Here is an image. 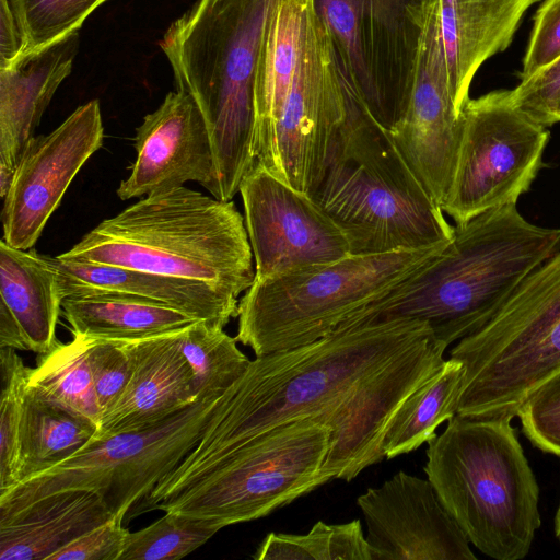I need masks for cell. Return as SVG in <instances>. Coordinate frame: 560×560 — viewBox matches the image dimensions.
<instances>
[{"instance_id":"obj_1","label":"cell","mask_w":560,"mask_h":560,"mask_svg":"<svg viewBox=\"0 0 560 560\" xmlns=\"http://www.w3.org/2000/svg\"><path fill=\"white\" fill-rule=\"evenodd\" d=\"M446 348L427 323L393 319L256 357L218 398L197 445H231L316 418L331 429L323 472L350 481L385 458L390 418L441 368Z\"/></svg>"},{"instance_id":"obj_2","label":"cell","mask_w":560,"mask_h":560,"mask_svg":"<svg viewBox=\"0 0 560 560\" xmlns=\"http://www.w3.org/2000/svg\"><path fill=\"white\" fill-rule=\"evenodd\" d=\"M560 249V229L527 221L516 205L454 226L446 247L339 328L393 319L427 323L446 347L482 327L520 283Z\"/></svg>"},{"instance_id":"obj_3","label":"cell","mask_w":560,"mask_h":560,"mask_svg":"<svg viewBox=\"0 0 560 560\" xmlns=\"http://www.w3.org/2000/svg\"><path fill=\"white\" fill-rule=\"evenodd\" d=\"M277 0H197L160 47L176 88L189 94L210 136L215 178L210 194L230 201L255 164V84Z\"/></svg>"},{"instance_id":"obj_4","label":"cell","mask_w":560,"mask_h":560,"mask_svg":"<svg viewBox=\"0 0 560 560\" xmlns=\"http://www.w3.org/2000/svg\"><path fill=\"white\" fill-rule=\"evenodd\" d=\"M311 197L343 232L351 255L446 245L454 235L390 132L351 85L345 121Z\"/></svg>"},{"instance_id":"obj_5","label":"cell","mask_w":560,"mask_h":560,"mask_svg":"<svg viewBox=\"0 0 560 560\" xmlns=\"http://www.w3.org/2000/svg\"><path fill=\"white\" fill-rule=\"evenodd\" d=\"M65 257L205 282L238 298L255 280L235 203L180 186L103 220Z\"/></svg>"},{"instance_id":"obj_6","label":"cell","mask_w":560,"mask_h":560,"mask_svg":"<svg viewBox=\"0 0 560 560\" xmlns=\"http://www.w3.org/2000/svg\"><path fill=\"white\" fill-rule=\"evenodd\" d=\"M330 438L329 425L306 418L231 445L196 444L139 511L186 514L221 529L264 517L331 481L323 472Z\"/></svg>"},{"instance_id":"obj_7","label":"cell","mask_w":560,"mask_h":560,"mask_svg":"<svg viewBox=\"0 0 560 560\" xmlns=\"http://www.w3.org/2000/svg\"><path fill=\"white\" fill-rule=\"evenodd\" d=\"M510 418L455 415L428 442L424 472L469 542L495 560L527 556L539 487Z\"/></svg>"},{"instance_id":"obj_8","label":"cell","mask_w":560,"mask_h":560,"mask_svg":"<svg viewBox=\"0 0 560 560\" xmlns=\"http://www.w3.org/2000/svg\"><path fill=\"white\" fill-rule=\"evenodd\" d=\"M446 245L350 254L330 262L255 279L238 301L236 339L256 357L314 342L396 289Z\"/></svg>"},{"instance_id":"obj_9","label":"cell","mask_w":560,"mask_h":560,"mask_svg":"<svg viewBox=\"0 0 560 560\" xmlns=\"http://www.w3.org/2000/svg\"><path fill=\"white\" fill-rule=\"evenodd\" d=\"M450 358L465 373L456 413L517 417L527 399L560 373V249L532 271Z\"/></svg>"},{"instance_id":"obj_10","label":"cell","mask_w":560,"mask_h":560,"mask_svg":"<svg viewBox=\"0 0 560 560\" xmlns=\"http://www.w3.org/2000/svg\"><path fill=\"white\" fill-rule=\"evenodd\" d=\"M220 396L189 407L147 430L94 439L58 465L0 495V517L62 490L95 492L114 517L144 500L194 448Z\"/></svg>"},{"instance_id":"obj_11","label":"cell","mask_w":560,"mask_h":560,"mask_svg":"<svg viewBox=\"0 0 560 560\" xmlns=\"http://www.w3.org/2000/svg\"><path fill=\"white\" fill-rule=\"evenodd\" d=\"M438 0H312L340 68L388 131L404 118Z\"/></svg>"},{"instance_id":"obj_12","label":"cell","mask_w":560,"mask_h":560,"mask_svg":"<svg viewBox=\"0 0 560 560\" xmlns=\"http://www.w3.org/2000/svg\"><path fill=\"white\" fill-rule=\"evenodd\" d=\"M548 140L547 127L515 105L512 90L469 98L462 110L460 145L443 212L462 224L516 205L542 166Z\"/></svg>"},{"instance_id":"obj_13","label":"cell","mask_w":560,"mask_h":560,"mask_svg":"<svg viewBox=\"0 0 560 560\" xmlns=\"http://www.w3.org/2000/svg\"><path fill=\"white\" fill-rule=\"evenodd\" d=\"M350 84L312 0L279 120L256 162L291 187L312 196L347 115Z\"/></svg>"},{"instance_id":"obj_14","label":"cell","mask_w":560,"mask_h":560,"mask_svg":"<svg viewBox=\"0 0 560 560\" xmlns=\"http://www.w3.org/2000/svg\"><path fill=\"white\" fill-rule=\"evenodd\" d=\"M255 279L350 255L348 240L308 195L255 162L240 186Z\"/></svg>"},{"instance_id":"obj_15","label":"cell","mask_w":560,"mask_h":560,"mask_svg":"<svg viewBox=\"0 0 560 560\" xmlns=\"http://www.w3.org/2000/svg\"><path fill=\"white\" fill-rule=\"evenodd\" d=\"M103 141L97 100L78 107L50 133L32 137L3 199L2 240L32 249L71 182Z\"/></svg>"},{"instance_id":"obj_16","label":"cell","mask_w":560,"mask_h":560,"mask_svg":"<svg viewBox=\"0 0 560 560\" xmlns=\"http://www.w3.org/2000/svg\"><path fill=\"white\" fill-rule=\"evenodd\" d=\"M357 504L371 560H475L469 540L427 479L396 472Z\"/></svg>"},{"instance_id":"obj_17","label":"cell","mask_w":560,"mask_h":560,"mask_svg":"<svg viewBox=\"0 0 560 560\" xmlns=\"http://www.w3.org/2000/svg\"><path fill=\"white\" fill-rule=\"evenodd\" d=\"M389 132L412 172L442 207L456 167L462 113L455 106L448 82L440 0L429 20L407 112Z\"/></svg>"},{"instance_id":"obj_18","label":"cell","mask_w":560,"mask_h":560,"mask_svg":"<svg viewBox=\"0 0 560 560\" xmlns=\"http://www.w3.org/2000/svg\"><path fill=\"white\" fill-rule=\"evenodd\" d=\"M137 151L130 175L120 183L121 200L148 196L197 182L208 191L215 178L214 156L208 128L195 100L170 92L137 128Z\"/></svg>"},{"instance_id":"obj_19","label":"cell","mask_w":560,"mask_h":560,"mask_svg":"<svg viewBox=\"0 0 560 560\" xmlns=\"http://www.w3.org/2000/svg\"><path fill=\"white\" fill-rule=\"evenodd\" d=\"M182 329L120 340L130 358V378L116 404L102 416L94 439L147 430L200 397L182 351Z\"/></svg>"},{"instance_id":"obj_20","label":"cell","mask_w":560,"mask_h":560,"mask_svg":"<svg viewBox=\"0 0 560 560\" xmlns=\"http://www.w3.org/2000/svg\"><path fill=\"white\" fill-rule=\"evenodd\" d=\"M43 256L57 272L62 298L84 289L116 291L163 303L222 328L237 317L238 298L205 282L62 255Z\"/></svg>"},{"instance_id":"obj_21","label":"cell","mask_w":560,"mask_h":560,"mask_svg":"<svg viewBox=\"0 0 560 560\" xmlns=\"http://www.w3.org/2000/svg\"><path fill=\"white\" fill-rule=\"evenodd\" d=\"M78 48L77 31L0 69V164L16 168L56 90L70 74Z\"/></svg>"},{"instance_id":"obj_22","label":"cell","mask_w":560,"mask_h":560,"mask_svg":"<svg viewBox=\"0 0 560 560\" xmlns=\"http://www.w3.org/2000/svg\"><path fill=\"white\" fill-rule=\"evenodd\" d=\"M539 0H440L448 82L459 113L481 65L505 50L526 11Z\"/></svg>"},{"instance_id":"obj_23","label":"cell","mask_w":560,"mask_h":560,"mask_svg":"<svg viewBox=\"0 0 560 560\" xmlns=\"http://www.w3.org/2000/svg\"><path fill=\"white\" fill-rule=\"evenodd\" d=\"M114 517L89 490H62L0 517L1 560H48L88 530Z\"/></svg>"},{"instance_id":"obj_24","label":"cell","mask_w":560,"mask_h":560,"mask_svg":"<svg viewBox=\"0 0 560 560\" xmlns=\"http://www.w3.org/2000/svg\"><path fill=\"white\" fill-rule=\"evenodd\" d=\"M73 336L133 340L177 330L196 318L163 303L116 291L77 290L61 300Z\"/></svg>"},{"instance_id":"obj_25","label":"cell","mask_w":560,"mask_h":560,"mask_svg":"<svg viewBox=\"0 0 560 560\" xmlns=\"http://www.w3.org/2000/svg\"><path fill=\"white\" fill-rule=\"evenodd\" d=\"M0 303L16 320L28 351L46 353L57 343L61 314L57 272L34 249L0 242Z\"/></svg>"},{"instance_id":"obj_26","label":"cell","mask_w":560,"mask_h":560,"mask_svg":"<svg viewBox=\"0 0 560 560\" xmlns=\"http://www.w3.org/2000/svg\"><path fill=\"white\" fill-rule=\"evenodd\" d=\"M311 0H277L270 13L255 84V160L282 112L295 70ZM256 162V161H255Z\"/></svg>"},{"instance_id":"obj_27","label":"cell","mask_w":560,"mask_h":560,"mask_svg":"<svg viewBox=\"0 0 560 560\" xmlns=\"http://www.w3.org/2000/svg\"><path fill=\"white\" fill-rule=\"evenodd\" d=\"M97 428L89 418L26 388L20 427L19 483L78 453L94 440Z\"/></svg>"},{"instance_id":"obj_28","label":"cell","mask_w":560,"mask_h":560,"mask_svg":"<svg viewBox=\"0 0 560 560\" xmlns=\"http://www.w3.org/2000/svg\"><path fill=\"white\" fill-rule=\"evenodd\" d=\"M464 373L460 361L444 360L441 368L400 404L384 433L385 458L408 454L436 436L438 427L456 415Z\"/></svg>"},{"instance_id":"obj_29","label":"cell","mask_w":560,"mask_h":560,"mask_svg":"<svg viewBox=\"0 0 560 560\" xmlns=\"http://www.w3.org/2000/svg\"><path fill=\"white\" fill-rule=\"evenodd\" d=\"M88 338L73 336L38 354L31 369L27 388L40 397L82 415L98 427L101 410L88 359ZM98 429V428H97Z\"/></svg>"},{"instance_id":"obj_30","label":"cell","mask_w":560,"mask_h":560,"mask_svg":"<svg viewBox=\"0 0 560 560\" xmlns=\"http://www.w3.org/2000/svg\"><path fill=\"white\" fill-rule=\"evenodd\" d=\"M180 347L195 377L198 396H221L247 370L250 360L236 337L207 320L182 329Z\"/></svg>"},{"instance_id":"obj_31","label":"cell","mask_w":560,"mask_h":560,"mask_svg":"<svg viewBox=\"0 0 560 560\" xmlns=\"http://www.w3.org/2000/svg\"><path fill=\"white\" fill-rule=\"evenodd\" d=\"M255 560H371L360 520L342 524L316 522L306 534H268Z\"/></svg>"},{"instance_id":"obj_32","label":"cell","mask_w":560,"mask_h":560,"mask_svg":"<svg viewBox=\"0 0 560 560\" xmlns=\"http://www.w3.org/2000/svg\"><path fill=\"white\" fill-rule=\"evenodd\" d=\"M220 529L207 520L167 511L149 526L128 533L119 560L180 559Z\"/></svg>"},{"instance_id":"obj_33","label":"cell","mask_w":560,"mask_h":560,"mask_svg":"<svg viewBox=\"0 0 560 560\" xmlns=\"http://www.w3.org/2000/svg\"><path fill=\"white\" fill-rule=\"evenodd\" d=\"M0 495L19 483L20 427L32 368L13 348H0Z\"/></svg>"},{"instance_id":"obj_34","label":"cell","mask_w":560,"mask_h":560,"mask_svg":"<svg viewBox=\"0 0 560 560\" xmlns=\"http://www.w3.org/2000/svg\"><path fill=\"white\" fill-rule=\"evenodd\" d=\"M9 1L22 34V54H26L79 31L88 16L107 0Z\"/></svg>"},{"instance_id":"obj_35","label":"cell","mask_w":560,"mask_h":560,"mask_svg":"<svg viewBox=\"0 0 560 560\" xmlns=\"http://www.w3.org/2000/svg\"><path fill=\"white\" fill-rule=\"evenodd\" d=\"M517 417L534 446L560 457V373L527 399Z\"/></svg>"},{"instance_id":"obj_36","label":"cell","mask_w":560,"mask_h":560,"mask_svg":"<svg viewBox=\"0 0 560 560\" xmlns=\"http://www.w3.org/2000/svg\"><path fill=\"white\" fill-rule=\"evenodd\" d=\"M88 359L102 418L125 390L131 362L120 340L88 338Z\"/></svg>"},{"instance_id":"obj_37","label":"cell","mask_w":560,"mask_h":560,"mask_svg":"<svg viewBox=\"0 0 560 560\" xmlns=\"http://www.w3.org/2000/svg\"><path fill=\"white\" fill-rule=\"evenodd\" d=\"M560 58V0H545L538 8L518 74L528 79Z\"/></svg>"},{"instance_id":"obj_38","label":"cell","mask_w":560,"mask_h":560,"mask_svg":"<svg viewBox=\"0 0 560 560\" xmlns=\"http://www.w3.org/2000/svg\"><path fill=\"white\" fill-rule=\"evenodd\" d=\"M515 105L538 124L549 127L560 94V58L512 90Z\"/></svg>"},{"instance_id":"obj_39","label":"cell","mask_w":560,"mask_h":560,"mask_svg":"<svg viewBox=\"0 0 560 560\" xmlns=\"http://www.w3.org/2000/svg\"><path fill=\"white\" fill-rule=\"evenodd\" d=\"M128 533L124 520L112 517L50 555L48 560H119Z\"/></svg>"},{"instance_id":"obj_40","label":"cell","mask_w":560,"mask_h":560,"mask_svg":"<svg viewBox=\"0 0 560 560\" xmlns=\"http://www.w3.org/2000/svg\"><path fill=\"white\" fill-rule=\"evenodd\" d=\"M23 50L21 30L9 0H0V69L9 67Z\"/></svg>"},{"instance_id":"obj_41","label":"cell","mask_w":560,"mask_h":560,"mask_svg":"<svg viewBox=\"0 0 560 560\" xmlns=\"http://www.w3.org/2000/svg\"><path fill=\"white\" fill-rule=\"evenodd\" d=\"M0 348L27 350L22 331L10 311L0 303Z\"/></svg>"},{"instance_id":"obj_42","label":"cell","mask_w":560,"mask_h":560,"mask_svg":"<svg viewBox=\"0 0 560 560\" xmlns=\"http://www.w3.org/2000/svg\"><path fill=\"white\" fill-rule=\"evenodd\" d=\"M555 533L557 538L560 540V502L555 516Z\"/></svg>"},{"instance_id":"obj_43","label":"cell","mask_w":560,"mask_h":560,"mask_svg":"<svg viewBox=\"0 0 560 560\" xmlns=\"http://www.w3.org/2000/svg\"><path fill=\"white\" fill-rule=\"evenodd\" d=\"M553 116H555V121L559 122L560 121V94H559L556 105H555Z\"/></svg>"}]
</instances>
